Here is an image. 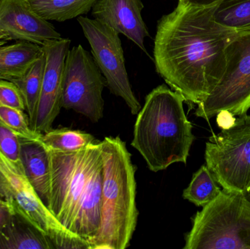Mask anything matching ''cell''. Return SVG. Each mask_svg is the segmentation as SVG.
I'll list each match as a JSON object with an SVG mask.
<instances>
[{"mask_svg": "<svg viewBox=\"0 0 250 249\" xmlns=\"http://www.w3.org/2000/svg\"><path fill=\"white\" fill-rule=\"evenodd\" d=\"M217 4L203 7L179 1L157 23L153 51L156 71L192 105L204 101L220 81L226 50L237 33L216 21Z\"/></svg>", "mask_w": 250, "mask_h": 249, "instance_id": "6da1fadb", "label": "cell"}, {"mask_svg": "<svg viewBox=\"0 0 250 249\" xmlns=\"http://www.w3.org/2000/svg\"><path fill=\"white\" fill-rule=\"evenodd\" d=\"M185 102L180 93L162 84L147 95L137 114L131 146L152 172L187 163L195 137L184 109Z\"/></svg>", "mask_w": 250, "mask_h": 249, "instance_id": "7a4b0ae2", "label": "cell"}, {"mask_svg": "<svg viewBox=\"0 0 250 249\" xmlns=\"http://www.w3.org/2000/svg\"><path fill=\"white\" fill-rule=\"evenodd\" d=\"M101 143L103 192L101 228L89 241V249L129 247L138 223L136 167L126 143L120 137H105Z\"/></svg>", "mask_w": 250, "mask_h": 249, "instance_id": "3957f363", "label": "cell"}, {"mask_svg": "<svg viewBox=\"0 0 250 249\" xmlns=\"http://www.w3.org/2000/svg\"><path fill=\"white\" fill-rule=\"evenodd\" d=\"M184 249H250V202L222 190L192 219Z\"/></svg>", "mask_w": 250, "mask_h": 249, "instance_id": "277c9868", "label": "cell"}, {"mask_svg": "<svg viewBox=\"0 0 250 249\" xmlns=\"http://www.w3.org/2000/svg\"><path fill=\"white\" fill-rule=\"evenodd\" d=\"M48 151L51 175L48 208L64 228L73 232L79 202L89 173L102 156L101 143L95 141L77 152Z\"/></svg>", "mask_w": 250, "mask_h": 249, "instance_id": "5b68a950", "label": "cell"}, {"mask_svg": "<svg viewBox=\"0 0 250 249\" xmlns=\"http://www.w3.org/2000/svg\"><path fill=\"white\" fill-rule=\"evenodd\" d=\"M0 194L10 210L42 231L56 249H89L87 241L64 228L41 200L23 172L0 152Z\"/></svg>", "mask_w": 250, "mask_h": 249, "instance_id": "8992f818", "label": "cell"}, {"mask_svg": "<svg viewBox=\"0 0 250 249\" xmlns=\"http://www.w3.org/2000/svg\"><path fill=\"white\" fill-rule=\"evenodd\" d=\"M250 109V30L236 33L226 50V66L217 86L195 115L208 120L222 112L239 117Z\"/></svg>", "mask_w": 250, "mask_h": 249, "instance_id": "52a82bcc", "label": "cell"}, {"mask_svg": "<svg viewBox=\"0 0 250 249\" xmlns=\"http://www.w3.org/2000/svg\"><path fill=\"white\" fill-rule=\"evenodd\" d=\"M206 165L223 190L244 194L250 187V115L237 117L206 144Z\"/></svg>", "mask_w": 250, "mask_h": 249, "instance_id": "ba28073f", "label": "cell"}, {"mask_svg": "<svg viewBox=\"0 0 250 249\" xmlns=\"http://www.w3.org/2000/svg\"><path fill=\"white\" fill-rule=\"evenodd\" d=\"M106 85L89 51L82 45L69 49L64 61L62 108L98 122L104 116L103 92Z\"/></svg>", "mask_w": 250, "mask_h": 249, "instance_id": "9c48e42d", "label": "cell"}, {"mask_svg": "<svg viewBox=\"0 0 250 249\" xmlns=\"http://www.w3.org/2000/svg\"><path fill=\"white\" fill-rule=\"evenodd\" d=\"M78 22L108 89L113 95L125 101L132 115H137L142 107L132 92L128 77L120 34L97 19L81 16L78 17Z\"/></svg>", "mask_w": 250, "mask_h": 249, "instance_id": "30bf717a", "label": "cell"}, {"mask_svg": "<svg viewBox=\"0 0 250 249\" xmlns=\"http://www.w3.org/2000/svg\"><path fill=\"white\" fill-rule=\"evenodd\" d=\"M70 39L62 38L50 41L42 48L45 55V68L42 87L35 119L31 128L40 134L52 129L60 114L64 85V61L70 49Z\"/></svg>", "mask_w": 250, "mask_h": 249, "instance_id": "8fae6325", "label": "cell"}, {"mask_svg": "<svg viewBox=\"0 0 250 249\" xmlns=\"http://www.w3.org/2000/svg\"><path fill=\"white\" fill-rule=\"evenodd\" d=\"M0 31L12 40L41 46L62 38L48 20L32 8L27 0H0Z\"/></svg>", "mask_w": 250, "mask_h": 249, "instance_id": "7c38bea8", "label": "cell"}, {"mask_svg": "<svg viewBox=\"0 0 250 249\" xmlns=\"http://www.w3.org/2000/svg\"><path fill=\"white\" fill-rule=\"evenodd\" d=\"M144 7L141 0H97L92 15L126 36L148 55L144 42L150 35L141 15Z\"/></svg>", "mask_w": 250, "mask_h": 249, "instance_id": "4fadbf2b", "label": "cell"}, {"mask_svg": "<svg viewBox=\"0 0 250 249\" xmlns=\"http://www.w3.org/2000/svg\"><path fill=\"white\" fill-rule=\"evenodd\" d=\"M103 192L102 156L95 162L89 173L86 188L79 202L73 232L87 241L99 232L101 223Z\"/></svg>", "mask_w": 250, "mask_h": 249, "instance_id": "5bb4252c", "label": "cell"}, {"mask_svg": "<svg viewBox=\"0 0 250 249\" xmlns=\"http://www.w3.org/2000/svg\"><path fill=\"white\" fill-rule=\"evenodd\" d=\"M51 240L27 219L10 211L0 228V249H54Z\"/></svg>", "mask_w": 250, "mask_h": 249, "instance_id": "9a60e30c", "label": "cell"}, {"mask_svg": "<svg viewBox=\"0 0 250 249\" xmlns=\"http://www.w3.org/2000/svg\"><path fill=\"white\" fill-rule=\"evenodd\" d=\"M23 172L38 195L48 206L51 192L49 153L48 149L38 140L21 139Z\"/></svg>", "mask_w": 250, "mask_h": 249, "instance_id": "2e32d148", "label": "cell"}, {"mask_svg": "<svg viewBox=\"0 0 250 249\" xmlns=\"http://www.w3.org/2000/svg\"><path fill=\"white\" fill-rule=\"evenodd\" d=\"M42 53L41 45L23 41H18L13 45L1 47L0 76L10 81L22 77Z\"/></svg>", "mask_w": 250, "mask_h": 249, "instance_id": "e0dca14e", "label": "cell"}, {"mask_svg": "<svg viewBox=\"0 0 250 249\" xmlns=\"http://www.w3.org/2000/svg\"><path fill=\"white\" fill-rule=\"evenodd\" d=\"M32 8L46 20L63 22L87 14L97 0H27Z\"/></svg>", "mask_w": 250, "mask_h": 249, "instance_id": "ac0fdd59", "label": "cell"}, {"mask_svg": "<svg viewBox=\"0 0 250 249\" xmlns=\"http://www.w3.org/2000/svg\"><path fill=\"white\" fill-rule=\"evenodd\" d=\"M45 68V55L37 58L26 73L19 78L13 79L12 82L19 88L23 96L26 107V113L29 118V124L35 119L42 87V77Z\"/></svg>", "mask_w": 250, "mask_h": 249, "instance_id": "d6986e66", "label": "cell"}, {"mask_svg": "<svg viewBox=\"0 0 250 249\" xmlns=\"http://www.w3.org/2000/svg\"><path fill=\"white\" fill-rule=\"evenodd\" d=\"M218 185L207 165H202L194 173L182 196L198 207L203 208L218 197L222 192Z\"/></svg>", "mask_w": 250, "mask_h": 249, "instance_id": "ffe728a7", "label": "cell"}, {"mask_svg": "<svg viewBox=\"0 0 250 249\" xmlns=\"http://www.w3.org/2000/svg\"><path fill=\"white\" fill-rule=\"evenodd\" d=\"M41 140L48 149L63 152H77L96 141L89 133L67 128L51 129L42 134Z\"/></svg>", "mask_w": 250, "mask_h": 249, "instance_id": "44dd1931", "label": "cell"}, {"mask_svg": "<svg viewBox=\"0 0 250 249\" xmlns=\"http://www.w3.org/2000/svg\"><path fill=\"white\" fill-rule=\"evenodd\" d=\"M216 21L236 32L250 30V0H224L214 11Z\"/></svg>", "mask_w": 250, "mask_h": 249, "instance_id": "7402d4cb", "label": "cell"}, {"mask_svg": "<svg viewBox=\"0 0 250 249\" xmlns=\"http://www.w3.org/2000/svg\"><path fill=\"white\" fill-rule=\"evenodd\" d=\"M0 121L21 139L38 140L42 135L31 128L27 114L21 110L0 105Z\"/></svg>", "mask_w": 250, "mask_h": 249, "instance_id": "603a6c76", "label": "cell"}, {"mask_svg": "<svg viewBox=\"0 0 250 249\" xmlns=\"http://www.w3.org/2000/svg\"><path fill=\"white\" fill-rule=\"evenodd\" d=\"M0 152L20 172H23L21 138L0 121Z\"/></svg>", "mask_w": 250, "mask_h": 249, "instance_id": "cb8c5ba5", "label": "cell"}, {"mask_svg": "<svg viewBox=\"0 0 250 249\" xmlns=\"http://www.w3.org/2000/svg\"><path fill=\"white\" fill-rule=\"evenodd\" d=\"M0 105L26 112L24 101L18 86L10 80L0 79Z\"/></svg>", "mask_w": 250, "mask_h": 249, "instance_id": "d4e9b609", "label": "cell"}, {"mask_svg": "<svg viewBox=\"0 0 250 249\" xmlns=\"http://www.w3.org/2000/svg\"><path fill=\"white\" fill-rule=\"evenodd\" d=\"M10 212V210L8 205L0 194V228L4 223Z\"/></svg>", "mask_w": 250, "mask_h": 249, "instance_id": "484cf974", "label": "cell"}, {"mask_svg": "<svg viewBox=\"0 0 250 249\" xmlns=\"http://www.w3.org/2000/svg\"><path fill=\"white\" fill-rule=\"evenodd\" d=\"M179 1H182L184 2L188 3V4H193V5L207 7V6L219 4L224 0H179Z\"/></svg>", "mask_w": 250, "mask_h": 249, "instance_id": "4316f807", "label": "cell"}, {"mask_svg": "<svg viewBox=\"0 0 250 249\" xmlns=\"http://www.w3.org/2000/svg\"><path fill=\"white\" fill-rule=\"evenodd\" d=\"M10 40L12 39L6 34L0 31V48L7 45V42Z\"/></svg>", "mask_w": 250, "mask_h": 249, "instance_id": "83f0119b", "label": "cell"}, {"mask_svg": "<svg viewBox=\"0 0 250 249\" xmlns=\"http://www.w3.org/2000/svg\"><path fill=\"white\" fill-rule=\"evenodd\" d=\"M244 194H245L246 198L250 202V187L248 189V190L244 193Z\"/></svg>", "mask_w": 250, "mask_h": 249, "instance_id": "f1b7e54d", "label": "cell"}, {"mask_svg": "<svg viewBox=\"0 0 250 249\" xmlns=\"http://www.w3.org/2000/svg\"><path fill=\"white\" fill-rule=\"evenodd\" d=\"M0 79H3V77L1 76H0Z\"/></svg>", "mask_w": 250, "mask_h": 249, "instance_id": "f546056e", "label": "cell"}]
</instances>
